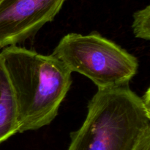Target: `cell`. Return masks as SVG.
<instances>
[{
  "mask_svg": "<svg viewBox=\"0 0 150 150\" xmlns=\"http://www.w3.org/2000/svg\"><path fill=\"white\" fill-rule=\"evenodd\" d=\"M0 55L16 98L19 132L50 124L70 90L72 72L52 54L17 45Z\"/></svg>",
  "mask_w": 150,
  "mask_h": 150,
  "instance_id": "obj_1",
  "label": "cell"
},
{
  "mask_svg": "<svg viewBox=\"0 0 150 150\" xmlns=\"http://www.w3.org/2000/svg\"><path fill=\"white\" fill-rule=\"evenodd\" d=\"M67 150H150V112L129 85L98 89Z\"/></svg>",
  "mask_w": 150,
  "mask_h": 150,
  "instance_id": "obj_2",
  "label": "cell"
},
{
  "mask_svg": "<svg viewBox=\"0 0 150 150\" xmlns=\"http://www.w3.org/2000/svg\"><path fill=\"white\" fill-rule=\"evenodd\" d=\"M51 54L72 73L91 79L98 89L129 85L139 69L134 55L98 32L67 34Z\"/></svg>",
  "mask_w": 150,
  "mask_h": 150,
  "instance_id": "obj_3",
  "label": "cell"
},
{
  "mask_svg": "<svg viewBox=\"0 0 150 150\" xmlns=\"http://www.w3.org/2000/svg\"><path fill=\"white\" fill-rule=\"evenodd\" d=\"M67 0H1L0 50L33 38L54 20Z\"/></svg>",
  "mask_w": 150,
  "mask_h": 150,
  "instance_id": "obj_4",
  "label": "cell"
},
{
  "mask_svg": "<svg viewBox=\"0 0 150 150\" xmlns=\"http://www.w3.org/2000/svg\"><path fill=\"white\" fill-rule=\"evenodd\" d=\"M19 132L14 92L0 55V144Z\"/></svg>",
  "mask_w": 150,
  "mask_h": 150,
  "instance_id": "obj_5",
  "label": "cell"
},
{
  "mask_svg": "<svg viewBox=\"0 0 150 150\" xmlns=\"http://www.w3.org/2000/svg\"><path fill=\"white\" fill-rule=\"evenodd\" d=\"M132 28L133 34L138 38L150 39V6L147 5L133 13Z\"/></svg>",
  "mask_w": 150,
  "mask_h": 150,
  "instance_id": "obj_6",
  "label": "cell"
},
{
  "mask_svg": "<svg viewBox=\"0 0 150 150\" xmlns=\"http://www.w3.org/2000/svg\"><path fill=\"white\" fill-rule=\"evenodd\" d=\"M143 102L145 108L150 112V91L149 88H147L146 92L144 93L143 96L141 97Z\"/></svg>",
  "mask_w": 150,
  "mask_h": 150,
  "instance_id": "obj_7",
  "label": "cell"
},
{
  "mask_svg": "<svg viewBox=\"0 0 150 150\" xmlns=\"http://www.w3.org/2000/svg\"><path fill=\"white\" fill-rule=\"evenodd\" d=\"M1 1V0H0V1Z\"/></svg>",
  "mask_w": 150,
  "mask_h": 150,
  "instance_id": "obj_8",
  "label": "cell"
}]
</instances>
